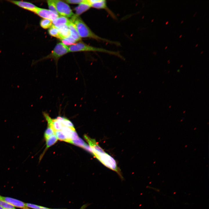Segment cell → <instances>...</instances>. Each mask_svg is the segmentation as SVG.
<instances>
[{"mask_svg": "<svg viewBox=\"0 0 209 209\" xmlns=\"http://www.w3.org/2000/svg\"><path fill=\"white\" fill-rule=\"evenodd\" d=\"M70 20L75 25L80 37L89 38L98 41H103L116 46L120 45L119 42L102 38L96 34L79 17L74 15Z\"/></svg>", "mask_w": 209, "mask_h": 209, "instance_id": "cell-1", "label": "cell"}, {"mask_svg": "<svg viewBox=\"0 0 209 209\" xmlns=\"http://www.w3.org/2000/svg\"><path fill=\"white\" fill-rule=\"evenodd\" d=\"M69 52L78 51H93L107 53L115 55L124 59L119 52L109 51L104 48L95 47L88 45L82 42H79L71 45L69 47Z\"/></svg>", "mask_w": 209, "mask_h": 209, "instance_id": "cell-2", "label": "cell"}, {"mask_svg": "<svg viewBox=\"0 0 209 209\" xmlns=\"http://www.w3.org/2000/svg\"><path fill=\"white\" fill-rule=\"evenodd\" d=\"M93 155L105 166L116 172L121 179H123L120 170L118 167L115 160L103 149L99 152H94Z\"/></svg>", "mask_w": 209, "mask_h": 209, "instance_id": "cell-3", "label": "cell"}, {"mask_svg": "<svg viewBox=\"0 0 209 209\" xmlns=\"http://www.w3.org/2000/svg\"><path fill=\"white\" fill-rule=\"evenodd\" d=\"M69 52V47L62 43L57 44L51 53L42 60L53 59L56 63L60 58L63 55Z\"/></svg>", "mask_w": 209, "mask_h": 209, "instance_id": "cell-4", "label": "cell"}, {"mask_svg": "<svg viewBox=\"0 0 209 209\" xmlns=\"http://www.w3.org/2000/svg\"><path fill=\"white\" fill-rule=\"evenodd\" d=\"M53 1L59 15L69 18L74 15L69 6L65 2L59 0H53Z\"/></svg>", "mask_w": 209, "mask_h": 209, "instance_id": "cell-5", "label": "cell"}, {"mask_svg": "<svg viewBox=\"0 0 209 209\" xmlns=\"http://www.w3.org/2000/svg\"><path fill=\"white\" fill-rule=\"evenodd\" d=\"M35 13L43 19H48L52 21L59 17V15L49 10L38 7L37 8Z\"/></svg>", "mask_w": 209, "mask_h": 209, "instance_id": "cell-6", "label": "cell"}, {"mask_svg": "<svg viewBox=\"0 0 209 209\" xmlns=\"http://www.w3.org/2000/svg\"><path fill=\"white\" fill-rule=\"evenodd\" d=\"M8 1L24 9L35 13L38 7L32 3L23 1L8 0Z\"/></svg>", "mask_w": 209, "mask_h": 209, "instance_id": "cell-7", "label": "cell"}, {"mask_svg": "<svg viewBox=\"0 0 209 209\" xmlns=\"http://www.w3.org/2000/svg\"><path fill=\"white\" fill-rule=\"evenodd\" d=\"M0 200L7 202L14 207L24 209H30L26 207L25 203L15 199L0 196Z\"/></svg>", "mask_w": 209, "mask_h": 209, "instance_id": "cell-8", "label": "cell"}, {"mask_svg": "<svg viewBox=\"0 0 209 209\" xmlns=\"http://www.w3.org/2000/svg\"><path fill=\"white\" fill-rule=\"evenodd\" d=\"M91 7L98 9H103L106 10L109 13L111 12L108 9L105 0H88Z\"/></svg>", "mask_w": 209, "mask_h": 209, "instance_id": "cell-9", "label": "cell"}, {"mask_svg": "<svg viewBox=\"0 0 209 209\" xmlns=\"http://www.w3.org/2000/svg\"><path fill=\"white\" fill-rule=\"evenodd\" d=\"M91 7L88 0H86L83 3H80L75 8L76 14L75 15L77 17L87 11Z\"/></svg>", "mask_w": 209, "mask_h": 209, "instance_id": "cell-10", "label": "cell"}, {"mask_svg": "<svg viewBox=\"0 0 209 209\" xmlns=\"http://www.w3.org/2000/svg\"><path fill=\"white\" fill-rule=\"evenodd\" d=\"M68 26L70 30V36L76 42L80 40L81 37L79 35L75 25L70 20Z\"/></svg>", "mask_w": 209, "mask_h": 209, "instance_id": "cell-11", "label": "cell"}, {"mask_svg": "<svg viewBox=\"0 0 209 209\" xmlns=\"http://www.w3.org/2000/svg\"><path fill=\"white\" fill-rule=\"evenodd\" d=\"M70 22V20L66 17L61 16L52 21V24L58 28L64 25H68Z\"/></svg>", "mask_w": 209, "mask_h": 209, "instance_id": "cell-12", "label": "cell"}, {"mask_svg": "<svg viewBox=\"0 0 209 209\" xmlns=\"http://www.w3.org/2000/svg\"><path fill=\"white\" fill-rule=\"evenodd\" d=\"M57 28L63 39L70 36V32L68 25H64Z\"/></svg>", "mask_w": 209, "mask_h": 209, "instance_id": "cell-13", "label": "cell"}, {"mask_svg": "<svg viewBox=\"0 0 209 209\" xmlns=\"http://www.w3.org/2000/svg\"><path fill=\"white\" fill-rule=\"evenodd\" d=\"M48 32L49 34L52 36L61 40L63 39L59 32L58 29L53 24L49 28L48 30Z\"/></svg>", "mask_w": 209, "mask_h": 209, "instance_id": "cell-14", "label": "cell"}, {"mask_svg": "<svg viewBox=\"0 0 209 209\" xmlns=\"http://www.w3.org/2000/svg\"><path fill=\"white\" fill-rule=\"evenodd\" d=\"M57 140L58 139L55 134L51 136L46 139V149H47L55 144L57 142Z\"/></svg>", "mask_w": 209, "mask_h": 209, "instance_id": "cell-15", "label": "cell"}, {"mask_svg": "<svg viewBox=\"0 0 209 209\" xmlns=\"http://www.w3.org/2000/svg\"><path fill=\"white\" fill-rule=\"evenodd\" d=\"M55 134L58 140L71 143L72 140L71 141L69 140L62 131H56Z\"/></svg>", "mask_w": 209, "mask_h": 209, "instance_id": "cell-16", "label": "cell"}, {"mask_svg": "<svg viewBox=\"0 0 209 209\" xmlns=\"http://www.w3.org/2000/svg\"><path fill=\"white\" fill-rule=\"evenodd\" d=\"M52 21L49 19H43L40 21V25L43 28L46 29L49 28L52 25Z\"/></svg>", "mask_w": 209, "mask_h": 209, "instance_id": "cell-17", "label": "cell"}, {"mask_svg": "<svg viewBox=\"0 0 209 209\" xmlns=\"http://www.w3.org/2000/svg\"><path fill=\"white\" fill-rule=\"evenodd\" d=\"M62 131L66 136L67 138L69 140L71 141V136L72 129L70 127L63 126L62 129Z\"/></svg>", "mask_w": 209, "mask_h": 209, "instance_id": "cell-18", "label": "cell"}, {"mask_svg": "<svg viewBox=\"0 0 209 209\" xmlns=\"http://www.w3.org/2000/svg\"><path fill=\"white\" fill-rule=\"evenodd\" d=\"M62 43L66 45H72L76 43V41L70 36L61 40Z\"/></svg>", "mask_w": 209, "mask_h": 209, "instance_id": "cell-19", "label": "cell"}, {"mask_svg": "<svg viewBox=\"0 0 209 209\" xmlns=\"http://www.w3.org/2000/svg\"><path fill=\"white\" fill-rule=\"evenodd\" d=\"M47 3L49 9L53 12L59 16V14L56 10L55 5L53 0L47 1Z\"/></svg>", "mask_w": 209, "mask_h": 209, "instance_id": "cell-20", "label": "cell"}, {"mask_svg": "<svg viewBox=\"0 0 209 209\" xmlns=\"http://www.w3.org/2000/svg\"><path fill=\"white\" fill-rule=\"evenodd\" d=\"M85 143H86L79 137L77 139L72 140L71 143V144L82 148Z\"/></svg>", "mask_w": 209, "mask_h": 209, "instance_id": "cell-21", "label": "cell"}, {"mask_svg": "<svg viewBox=\"0 0 209 209\" xmlns=\"http://www.w3.org/2000/svg\"><path fill=\"white\" fill-rule=\"evenodd\" d=\"M0 206L5 209H16L15 207L10 203L0 200Z\"/></svg>", "mask_w": 209, "mask_h": 209, "instance_id": "cell-22", "label": "cell"}, {"mask_svg": "<svg viewBox=\"0 0 209 209\" xmlns=\"http://www.w3.org/2000/svg\"><path fill=\"white\" fill-rule=\"evenodd\" d=\"M55 134V132L51 127L48 126L44 134V137L46 140L51 136Z\"/></svg>", "mask_w": 209, "mask_h": 209, "instance_id": "cell-23", "label": "cell"}, {"mask_svg": "<svg viewBox=\"0 0 209 209\" xmlns=\"http://www.w3.org/2000/svg\"><path fill=\"white\" fill-rule=\"evenodd\" d=\"M25 204L26 207L27 208H30L34 209H51L45 207L30 203H25Z\"/></svg>", "mask_w": 209, "mask_h": 209, "instance_id": "cell-24", "label": "cell"}, {"mask_svg": "<svg viewBox=\"0 0 209 209\" xmlns=\"http://www.w3.org/2000/svg\"><path fill=\"white\" fill-rule=\"evenodd\" d=\"M86 0H69L65 1L66 2L71 4H79L84 3Z\"/></svg>", "mask_w": 209, "mask_h": 209, "instance_id": "cell-25", "label": "cell"}, {"mask_svg": "<svg viewBox=\"0 0 209 209\" xmlns=\"http://www.w3.org/2000/svg\"><path fill=\"white\" fill-rule=\"evenodd\" d=\"M79 138L78 134L75 130L73 131L72 132L71 140H72L77 139Z\"/></svg>", "mask_w": 209, "mask_h": 209, "instance_id": "cell-26", "label": "cell"}, {"mask_svg": "<svg viewBox=\"0 0 209 209\" xmlns=\"http://www.w3.org/2000/svg\"><path fill=\"white\" fill-rule=\"evenodd\" d=\"M83 148L93 154V151L89 145H88L86 143L83 147Z\"/></svg>", "mask_w": 209, "mask_h": 209, "instance_id": "cell-27", "label": "cell"}, {"mask_svg": "<svg viewBox=\"0 0 209 209\" xmlns=\"http://www.w3.org/2000/svg\"><path fill=\"white\" fill-rule=\"evenodd\" d=\"M0 209H5L3 208V207H1V206H0Z\"/></svg>", "mask_w": 209, "mask_h": 209, "instance_id": "cell-28", "label": "cell"}, {"mask_svg": "<svg viewBox=\"0 0 209 209\" xmlns=\"http://www.w3.org/2000/svg\"><path fill=\"white\" fill-rule=\"evenodd\" d=\"M168 22H169L168 21H167L165 23V25H167L168 24Z\"/></svg>", "mask_w": 209, "mask_h": 209, "instance_id": "cell-29", "label": "cell"}, {"mask_svg": "<svg viewBox=\"0 0 209 209\" xmlns=\"http://www.w3.org/2000/svg\"><path fill=\"white\" fill-rule=\"evenodd\" d=\"M197 13V12H196L195 13L194 15H193V17H194L196 15Z\"/></svg>", "mask_w": 209, "mask_h": 209, "instance_id": "cell-30", "label": "cell"}, {"mask_svg": "<svg viewBox=\"0 0 209 209\" xmlns=\"http://www.w3.org/2000/svg\"><path fill=\"white\" fill-rule=\"evenodd\" d=\"M182 36V35H181L179 36V38H181V37Z\"/></svg>", "mask_w": 209, "mask_h": 209, "instance_id": "cell-31", "label": "cell"}, {"mask_svg": "<svg viewBox=\"0 0 209 209\" xmlns=\"http://www.w3.org/2000/svg\"><path fill=\"white\" fill-rule=\"evenodd\" d=\"M183 22V20H182V21H181V24H182Z\"/></svg>", "mask_w": 209, "mask_h": 209, "instance_id": "cell-32", "label": "cell"}, {"mask_svg": "<svg viewBox=\"0 0 209 209\" xmlns=\"http://www.w3.org/2000/svg\"><path fill=\"white\" fill-rule=\"evenodd\" d=\"M198 44H197L196 45L195 47H197L198 46Z\"/></svg>", "mask_w": 209, "mask_h": 209, "instance_id": "cell-33", "label": "cell"}, {"mask_svg": "<svg viewBox=\"0 0 209 209\" xmlns=\"http://www.w3.org/2000/svg\"><path fill=\"white\" fill-rule=\"evenodd\" d=\"M167 46H166V47L165 48V49H166L167 48Z\"/></svg>", "mask_w": 209, "mask_h": 209, "instance_id": "cell-34", "label": "cell"}, {"mask_svg": "<svg viewBox=\"0 0 209 209\" xmlns=\"http://www.w3.org/2000/svg\"><path fill=\"white\" fill-rule=\"evenodd\" d=\"M203 51H201V54H202V53H203Z\"/></svg>", "mask_w": 209, "mask_h": 209, "instance_id": "cell-35", "label": "cell"}, {"mask_svg": "<svg viewBox=\"0 0 209 209\" xmlns=\"http://www.w3.org/2000/svg\"><path fill=\"white\" fill-rule=\"evenodd\" d=\"M199 29V28H198L197 29V30H198Z\"/></svg>", "mask_w": 209, "mask_h": 209, "instance_id": "cell-36", "label": "cell"}, {"mask_svg": "<svg viewBox=\"0 0 209 209\" xmlns=\"http://www.w3.org/2000/svg\"><path fill=\"white\" fill-rule=\"evenodd\" d=\"M154 21V19H153L152 21V22L153 21Z\"/></svg>", "mask_w": 209, "mask_h": 209, "instance_id": "cell-37", "label": "cell"}]
</instances>
